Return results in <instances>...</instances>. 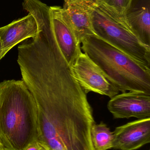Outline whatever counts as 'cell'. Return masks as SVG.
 <instances>
[{"label":"cell","mask_w":150,"mask_h":150,"mask_svg":"<svg viewBox=\"0 0 150 150\" xmlns=\"http://www.w3.org/2000/svg\"><path fill=\"white\" fill-rule=\"evenodd\" d=\"M38 137L50 150H95L91 129L95 123L91 106L63 101L36 103Z\"/></svg>","instance_id":"6da1fadb"},{"label":"cell","mask_w":150,"mask_h":150,"mask_svg":"<svg viewBox=\"0 0 150 150\" xmlns=\"http://www.w3.org/2000/svg\"><path fill=\"white\" fill-rule=\"evenodd\" d=\"M38 137L35 100L22 80L0 83V142L4 150H23Z\"/></svg>","instance_id":"7a4b0ae2"},{"label":"cell","mask_w":150,"mask_h":150,"mask_svg":"<svg viewBox=\"0 0 150 150\" xmlns=\"http://www.w3.org/2000/svg\"><path fill=\"white\" fill-rule=\"evenodd\" d=\"M81 44V49L119 91L150 93V69L96 35L86 37Z\"/></svg>","instance_id":"3957f363"},{"label":"cell","mask_w":150,"mask_h":150,"mask_svg":"<svg viewBox=\"0 0 150 150\" xmlns=\"http://www.w3.org/2000/svg\"><path fill=\"white\" fill-rule=\"evenodd\" d=\"M90 12L95 35L150 69V47L131 32L122 16L99 0L92 1Z\"/></svg>","instance_id":"277c9868"},{"label":"cell","mask_w":150,"mask_h":150,"mask_svg":"<svg viewBox=\"0 0 150 150\" xmlns=\"http://www.w3.org/2000/svg\"><path fill=\"white\" fill-rule=\"evenodd\" d=\"M70 66L75 78L86 94L93 92L112 98L119 93L98 67L81 50Z\"/></svg>","instance_id":"5b68a950"},{"label":"cell","mask_w":150,"mask_h":150,"mask_svg":"<svg viewBox=\"0 0 150 150\" xmlns=\"http://www.w3.org/2000/svg\"><path fill=\"white\" fill-rule=\"evenodd\" d=\"M107 108L115 119L150 118V93L129 91L111 98Z\"/></svg>","instance_id":"8992f818"},{"label":"cell","mask_w":150,"mask_h":150,"mask_svg":"<svg viewBox=\"0 0 150 150\" xmlns=\"http://www.w3.org/2000/svg\"><path fill=\"white\" fill-rule=\"evenodd\" d=\"M52 24L55 40L68 64L74 62L80 50L81 45L77 40L68 14L63 8L50 7Z\"/></svg>","instance_id":"52a82bcc"},{"label":"cell","mask_w":150,"mask_h":150,"mask_svg":"<svg viewBox=\"0 0 150 150\" xmlns=\"http://www.w3.org/2000/svg\"><path fill=\"white\" fill-rule=\"evenodd\" d=\"M112 149L135 150L150 142V118L139 119L117 127L113 132Z\"/></svg>","instance_id":"ba28073f"},{"label":"cell","mask_w":150,"mask_h":150,"mask_svg":"<svg viewBox=\"0 0 150 150\" xmlns=\"http://www.w3.org/2000/svg\"><path fill=\"white\" fill-rule=\"evenodd\" d=\"M122 16L139 41L150 47V0H130Z\"/></svg>","instance_id":"9c48e42d"},{"label":"cell","mask_w":150,"mask_h":150,"mask_svg":"<svg viewBox=\"0 0 150 150\" xmlns=\"http://www.w3.org/2000/svg\"><path fill=\"white\" fill-rule=\"evenodd\" d=\"M38 32L37 23L31 14L13 21L0 28V40L7 53L16 45L28 38H33Z\"/></svg>","instance_id":"30bf717a"},{"label":"cell","mask_w":150,"mask_h":150,"mask_svg":"<svg viewBox=\"0 0 150 150\" xmlns=\"http://www.w3.org/2000/svg\"><path fill=\"white\" fill-rule=\"evenodd\" d=\"M63 9L69 17L79 45L85 38L95 35L92 27L90 5L93 0H64Z\"/></svg>","instance_id":"8fae6325"},{"label":"cell","mask_w":150,"mask_h":150,"mask_svg":"<svg viewBox=\"0 0 150 150\" xmlns=\"http://www.w3.org/2000/svg\"><path fill=\"white\" fill-rule=\"evenodd\" d=\"M91 137L95 150H107L112 149L113 132L104 122L94 123L91 129Z\"/></svg>","instance_id":"7c38bea8"},{"label":"cell","mask_w":150,"mask_h":150,"mask_svg":"<svg viewBox=\"0 0 150 150\" xmlns=\"http://www.w3.org/2000/svg\"><path fill=\"white\" fill-rule=\"evenodd\" d=\"M122 16L130 0H99Z\"/></svg>","instance_id":"4fadbf2b"},{"label":"cell","mask_w":150,"mask_h":150,"mask_svg":"<svg viewBox=\"0 0 150 150\" xmlns=\"http://www.w3.org/2000/svg\"><path fill=\"white\" fill-rule=\"evenodd\" d=\"M23 150H50L42 142L38 139L30 143Z\"/></svg>","instance_id":"5bb4252c"},{"label":"cell","mask_w":150,"mask_h":150,"mask_svg":"<svg viewBox=\"0 0 150 150\" xmlns=\"http://www.w3.org/2000/svg\"><path fill=\"white\" fill-rule=\"evenodd\" d=\"M7 52L3 49L1 42L0 40V60L6 55Z\"/></svg>","instance_id":"9a60e30c"},{"label":"cell","mask_w":150,"mask_h":150,"mask_svg":"<svg viewBox=\"0 0 150 150\" xmlns=\"http://www.w3.org/2000/svg\"><path fill=\"white\" fill-rule=\"evenodd\" d=\"M0 149H2L3 150V149L2 146L1 144V142H0Z\"/></svg>","instance_id":"2e32d148"},{"label":"cell","mask_w":150,"mask_h":150,"mask_svg":"<svg viewBox=\"0 0 150 150\" xmlns=\"http://www.w3.org/2000/svg\"></svg>","instance_id":"e0dca14e"}]
</instances>
